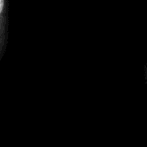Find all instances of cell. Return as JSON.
I'll use <instances>...</instances> for the list:
<instances>
[{
	"instance_id": "cell-2",
	"label": "cell",
	"mask_w": 147,
	"mask_h": 147,
	"mask_svg": "<svg viewBox=\"0 0 147 147\" xmlns=\"http://www.w3.org/2000/svg\"><path fill=\"white\" fill-rule=\"evenodd\" d=\"M144 80H145V84L147 86V65H144Z\"/></svg>"
},
{
	"instance_id": "cell-1",
	"label": "cell",
	"mask_w": 147,
	"mask_h": 147,
	"mask_svg": "<svg viewBox=\"0 0 147 147\" xmlns=\"http://www.w3.org/2000/svg\"><path fill=\"white\" fill-rule=\"evenodd\" d=\"M8 0H0V61L5 57L9 41Z\"/></svg>"
}]
</instances>
